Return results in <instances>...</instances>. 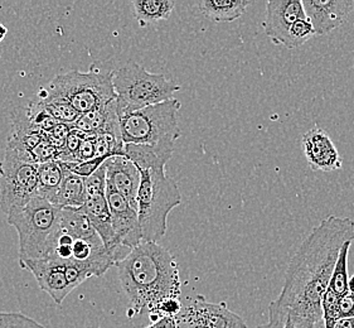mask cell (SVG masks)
<instances>
[{"mask_svg":"<svg viewBox=\"0 0 354 328\" xmlns=\"http://www.w3.org/2000/svg\"><path fill=\"white\" fill-rule=\"evenodd\" d=\"M354 240V221L330 215L313 228L291 257L283 289L269 307V323L283 328L290 320L297 328H315L323 318V297L340 249Z\"/></svg>","mask_w":354,"mask_h":328,"instance_id":"obj_1","label":"cell"},{"mask_svg":"<svg viewBox=\"0 0 354 328\" xmlns=\"http://www.w3.org/2000/svg\"><path fill=\"white\" fill-rule=\"evenodd\" d=\"M116 266L121 286L131 304V314L153 316L164 300L180 295L177 260L158 243L142 242Z\"/></svg>","mask_w":354,"mask_h":328,"instance_id":"obj_2","label":"cell"},{"mask_svg":"<svg viewBox=\"0 0 354 328\" xmlns=\"http://www.w3.org/2000/svg\"><path fill=\"white\" fill-rule=\"evenodd\" d=\"M61 207L38 194L7 215L8 224L18 233L19 262L50 259L61 231Z\"/></svg>","mask_w":354,"mask_h":328,"instance_id":"obj_3","label":"cell"},{"mask_svg":"<svg viewBox=\"0 0 354 328\" xmlns=\"http://www.w3.org/2000/svg\"><path fill=\"white\" fill-rule=\"evenodd\" d=\"M140 174L136 202L142 242L158 243L167 233L170 212L182 203V193L165 167L142 170Z\"/></svg>","mask_w":354,"mask_h":328,"instance_id":"obj_4","label":"cell"},{"mask_svg":"<svg viewBox=\"0 0 354 328\" xmlns=\"http://www.w3.org/2000/svg\"><path fill=\"white\" fill-rule=\"evenodd\" d=\"M182 104L177 99L120 115L121 138L125 144H142L174 150L182 136L178 114Z\"/></svg>","mask_w":354,"mask_h":328,"instance_id":"obj_5","label":"cell"},{"mask_svg":"<svg viewBox=\"0 0 354 328\" xmlns=\"http://www.w3.org/2000/svg\"><path fill=\"white\" fill-rule=\"evenodd\" d=\"M113 71L104 72L93 64L88 72L70 71L58 75L39 89L37 98H58L68 101L80 114L90 113L116 100Z\"/></svg>","mask_w":354,"mask_h":328,"instance_id":"obj_6","label":"cell"},{"mask_svg":"<svg viewBox=\"0 0 354 328\" xmlns=\"http://www.w3.org/2000/svg\"><path fill=\"white\" fill-rule=\"evenodd\" d=\"M113 84L119 114L171 100L182 89L163 73H150L138 64H125L115 70Z\"/></svg>","mask_w":354,"mask_h":328,"instance_id":"obj_7","label":"cell"},{"mask_svg":"<svg viewBox=\"0 0 354 328\" xmlns=\"http://www.w3.org/2000/svg\"><path fill=\"white\" fill-rule=\"evenodd\" d=\"M38 194V164L32 157L7 145L0 162V208L8 215L12 210L27 205Z\"/></svg>","mask_w":354,"mask_h":328,"instance_id":"obj_8","label":"cell"},{"mask_svg":"<svg viewBox=\"0 0 354 328\" xmlns=\"http://www.w3.org/2000/svg\"><path fill=\"white\" fill-rule=\"evenodd\" d=\"M176 318L179 328H248L242 317L225 302L211 303L203 295L192 300Z\"/></svg>","mask_w":354,"mask_h":328,"instance_id":"obj_9","label":"cell"},{"mask_svg":"<svg viewBox=\"0 0 354 328\" xmlns=\"http://www.w3.org/2000/svg\"><path fill=\"white\" fill-rule=\"evenodd\" d=\"M106 200L110 207L113 226L116 237L122 248L134 249L142 243V228L138 210L129 201L107 185Z\"/></svg>","mask_w":354,"mask_h":328,"instance_id":"obj_10","label":"cell"},{"mask_svg":"<svg viewBox=\"0 0 354 328\" xmlns=\"http://www.w3.org/2000/svg\"><path fill=\"white\" fill-rule=\"evenodd\" d=\"M306 18L303 0H268L262 27L271 42L283 46L291 26Z\"/></svg>","mask_w":354,"mask_h":328,"instance_id":"obj_11","label":"cell"},{"mask_svg":"<svg viewBox=\"0 0 354 328\" xmlns=\"http://www.w3.org/2000/svg\"><path fill=\"white\" fill-rule=\"evenodd\" d=\"M306 162L313 171L334 172L342 168V157L332 138L324 129H310L301 139Z\"/></svg>","mask_w":354,"mask_h":328,"instance_id":"obj_12","label":"cell"},{"mask_svg":"<svg viewBox=\"0 0 354 328\" xmlns=\"http://www.w3.org/2000/svg\"><path fill=\"white\" fill-rule=\"evenodd\" d=\"M21 269L35 275L39 288L48 293L56 304H62L66 297L73 292L66 279L64 262L55 259L19 262Z\"/></svg>","mask_w":354,"mask_h":328,"instance_id":"obj_13","label":"cell"},{"mask_svg":"<svg viewBox=\"0 0 354 328\" xmlns=\"http://www.w3.org/2000/svg\"><path fill=\"white\" fill-rule=\"evenodd\" d=\"M305 15L317 36H326L339 28L351 15L353 3L342 0H304Z\"/></svg>","mask_w":354,"mask_h":328,"instance_id":"obj_14","label":"cell"},{"mask_svg":"<svg viewBox=\"0 0 354 328\" xmlns=\"http://www.w3.org/2000/svg\"><path fill=\"white\" fill-rule=\"evenodd\" d=\"M107 185L124 196L129 203L138 210V192L142 174L129 158L113 157L106 162Z\"/></svg>","mask_w":354,"mask_h":328,"instance_id":"obj_15","label":"cell"},{"mask_svg":"<svg viewBox=\"0 0 354 328\" xmlns=\"http://www.w3.org/2000/svg\"><path fill=\"white\" fill-rule=\"evenodd\" d=\"M81 210L88 217V220L91 222L93 228L96 230V233L99 234L106 249L120 255V249L122 246L119 243L113 230V219H111L110 207L107 203L106 194L87 199L85 205L81 207Z\"/></svg>","mask_w":354,"mask_h":328,"instance_id":"obj_16","label":"cell"},{"mask_svg":"<svg viewBox=\"0 0 354 328\" xmlns=\"http://www.w3.org/2000/svg\"><path fill=\"white\" fill-rule=\"evenodd\" d=\"M251 4V0H202L197 3V9L216 23H231L245 15Z\"/></svg>","mask_w":354,"mask_h":328,"instance_id":"obj_17","label":"cell"},{"mask_svg":"<svg viewBox=\"0 0 354 328\" xmlns=\"http://www.w3.org/2000/svg\"><path fill=\"white\" fill-rule=\"evenodd\" d=\"M61 231L64 234H68L75 240H85L93 245H104L99 234L96 233L88 217L82 212L81 208H62Z\"/></svg>","mask_w":354,"mask_h":328,"instance_id":"obj_18","label":"cell"},{"mask_svg":"<svg viewBox=\"0 0 354 328\" xmlns=\"http://www.w3.org/2000/svg\"><path fill=\"white\" fill-rule=\"evenodd\" d=\"M174 150L156 148L142 144H125V157L129 158L138 167L139 171L165 167L173 156Z\"/></svg>","mask_w":354,"mask_h":328,"instance_id":"obj_19","label":"cell"},{"mask_svg":"<svg viewBox=\"0 0 354 328\" xmlns=\"http://www.w3.org/2000/svg\"><path fill=\"white\" fill-rule=\"evenodd\" d=\"M64 174L66 170L59 161L38 164V196L56 205Z\"/></svg>","mask_w":354,"mask_h":328,"instance_id":"obj_20","label":"cell"},{"mask_svg":"<svg viewBox=\"0 0 354 328\" xmlns=\"http://www.w3.org/2000/svg\"><path fill=\"white\" fill-rule=\"evenodd\" d=\"M86 201H87V194H86L85 179L66 170L64 182L57 196V206L61 208H66V207L81 208L85 205Z\"/></svg>","mask_w":354,"mask_h":328,"instance_id":"obj_21","label":"cell"},{"mask_svg":"<svg viewBox=\"0 0 354 328\" xmlns=\"http://www.w3.org/2000/svg\"><path fill=\"white\" fill-rule=\"evenodd\" d=\"M134 15L140 27L168 19L176 3L171 0H133Z\"/></svg>","mask_w":354,"mask_h":328,"instance_id":"obj_22","label":"cell"},{"mask_svg":"<svg viewBox=\"0 0 354 328\" xmlns=\"http://www.w3.org/2000/svg\"><path fill=\"white\" fill-rule=\"evenodd\" d=\"M353 242H347L342 246L338 259L334 265L333 274L329 283V289H332L337 295H344L348 293V257H349V249Z\"/></svg>","mask_w":354,"mask_h":328,"instance_id":"obj_23","label":"cell"},{"mask_svg":"<svg viewBox=\"0 0 354 328\" xmlns=\"http://www.w3.org/2000/svg\"><path fill=\"white\" fill-rule=\"evenodd\" d=\"M37 101L58 122L73 125L78 118L81 116L77 110L72 107L68 101L64 100V99L46 98V99H38Z\"/></svg>","mask_w":354,"mask_h":328,"instance_id":"obj_24","label":"cell"},{"mask_svg":"<svg viewBox=\"0 0 354 328\" xmlns=\"http://www.w3.org/2000/svg\"><path fill=\"white\" fill-rule=\"evenodd\" d=\"M314 36H317V35H315V29L313 27L312 21H309L308 18L299 19L291 26L283 47H286L289 50L298 48Z\"/></svg>","mask_w":354,"mask_h":328,"instance_id":"obj_25","label":"cell"},{"mask_svg":"<svg viewBox=\"0 0 354 328\" xmlns=\"http://www.w3.org/2000/svg\"><path fill=\"white\" fill-rule=\"evenodd\" d=\"M339 295L328 288L322 303L323 309V320H324V327L335 328L337 322L340 320L339 313Z\"/></svg>","mask_w":354,"mask_h":328,"instance_id":"obj_26","label":"cell"},{"mask_svg":"<svg viewBox=\"0 0 354 328\" xmlns=\"http://www.w3.org/2000/svg\"><path fill=\"white\" fill-rule=\"evenodd\" d=\"M87 199L105 196L107 188L106 164L104 163L90 177L85 179Z\"/></svg>","mask_w":354,"mask_h":328,"instance_id":"obj_27","label":"cell"},{"mask_svg":"<svg viewBox=\"0 0 354 328\" xmlns=\"http://www.w3.org/2000/svg\"><path fill=\"white\" fill-rule=\"evenodd\" d=\"M0 328H46L18 312H0Z\"/></svg>","mask_w":354,"mask_h":328,"instance_id":"obj_28","label":"cell"},{"mask_svg":"<svg viewBox=\"0 0 354 328\" xmlns=\"http://www.w3.org/2000/svg\"><path fill=\"white\" fill-rule=\"evenodd\" d=\"M95 139L96 134H85V138L76 154V162L93 161L95 158Z\"/></svg>","mask_w":354,"mask_h":328,"instance_id":"obj_29","label":"cell"},{"mask_svg":"<svg viewBox=\"0 0 354 328\" xmlns=\"http://www.w3.org/2000/svg\"><path fill=\"white\" fill-rule=\"evenodd\" d=\"M340 318H353L354 317V298L346 293L339 298Z\"/></svg>","mask_w":354,"mask_h":328,"instance_id":"obj_30","label":"cell"},{"mask_svg":"<svg viewBox=\"0 0 354 328\" xmlns=\"http://www.w3.org/2000/svg\"><path fill=\"white\" fill-rule=\"evenodd\" d=\"M145 328H179L176 317H162Z\"/></svg>","mask_w":354,"mask_h":328,"instance_id":"obj_31","label":"cell"},{"mask_svg":"<svg viewBox=\"0 0 354 328\" xmlns=\"http://www.w3.org/2000/svg\"><path fill=\"white\" fill-rule=\"evenodd\" d=\"M335 328H354V317L353 318H340L337 322Z\"/></svg>","mask_w":354,"mask_h":328,"instance_id":"obj_32","label":"cell"},{"mask_svg":"<svg viewBox=\"0 0 354 328\" xmlns=\"http://www.w3.org/2000/svg\"><path fill=\"white\" fill-rule=\"evenodd\" d=\"M348 293L354 298V275L348 282Z\"/></svg>","mask_w":354,"mask_h":328,"instance_id":"obj_33","label":"cell"},{"mask_svg":"<svg viewBox=\"0 0 354 328\" xmlns=\"http://www.w3.org/2000/svg\"><path fill=\"white\" fill-rule=\"evenodd\" d=\"M8 33V29L6 26H3V24H0V42L6 38V36H7Z\"/></svg>","mask_w":354,"mask_h":328,"instance_id":"obj_34","label":"cell"},{"mask_svg":"<svg viewBox=\"0 0 354 328\" xmlns=\"http://www.w3.org/2000/svg\"><path fill=\"white\" fill-rule=\"evenodd\" d=\"M283 328H297L295 326H294V323L290 321V320H288L286 321V323H285V326H283Z\"/></svg>","mask_w":354,"mask_h":328,"instance_id":"obj_35","label":"cell"},{"mask_svg":"<svg viewBox=\"0 0 354 328\" xmlns=\"http://www.w3.org/2000/svg\"><path fill=\"white\" fill-rule=\"evenodd\" d=\"M256 328H272L270 326L269 323H265V325H261V326H259V327Z\"/></svg>","mask_w":354,"mask_h":328,"instance_id":"obj_36","label":"cell"}]
</instances>
